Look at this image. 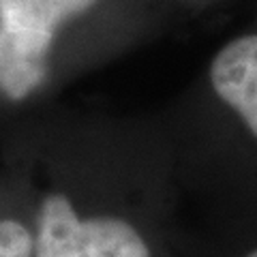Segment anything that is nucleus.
Returning <instances> with one entry per match:
<instances>
[{
  "label": "nucleus",
  "instance_id": "1",
  "mask_svg": "<svg viewBox=\"0 0 257 257\" xmlns=\"http://www.w3.org/2000/svg\"><path fill=\"white\" fill-rule=\"evenodd\" d=\"M96 0H0V90L26 99L43 84L47 56L64 22Z\"/></svg>",
  "mask_w": 257,
  "mask_h": 257
},
{
  "label": "nucleus",
  "instance_id": "2",
  "mask_svg": "<svg viewBox=\"0 0 257 257\" xmlns=\"http://www.w3.org/2000/svg\"><path fill=\"white\" fill-rule=\"evenodd\" d=\"M35 257H150V248L128 221L82 219L67 195L52 193L39 208Z\"/></svg>",
  "mask_w": 257,
  "mask_h": 257
},
{
  "label": "nucleus",
  "instance_id": "3",
  "mask_svg": "<svg viewBox=\"0 0 257 257\" xmlns=\"http://www.w3.org/2000/svg\"><path fill=\"white\" fill-rule=\"evenodd\" d=\"M212 88L257 138V35L240 37L216 54L210 67Z\"/></svg>",
  "mask_w": 257,
  "mask_h": 257
},
{
  "label": "nucleus",
  "instance_id": "4",
  "mask_svg": "<svg viewBox=\"0 0 257 257\" xmlns=\"http://www.w3.org/2000/svg\"><path fill=\"white\" fill-rule=\"evenodd\" d=\"M0 257H35V234L15 219H0Z\"/></svg>",
  "mask_w": 257,
  "mask_h": 257
},
{
  "label": "nucleus",
  "instance_id": "5",
  "mask_svg": "<svg viewBox=\"0 0 257 257\" xmlns=\"http://www.w3.org/2000/svg\"><path fill=\"white\" fill-rule=\"evenodd\" d=\"M246 257H257V248H255V251H253V253H248Z\"/></svg>",
  "mask_w": 257,
  "mask_h": 257
}]
</instances>
